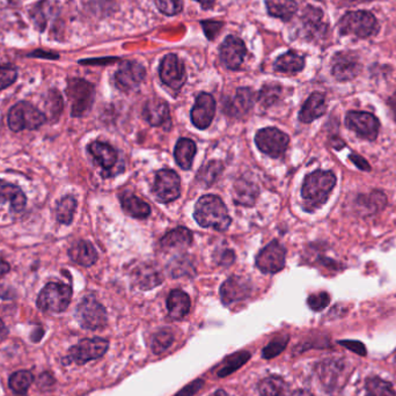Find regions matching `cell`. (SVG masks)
<instances>
[{
	"label": "cell",
	"instance_id": "obj_1",
	"mask_svg": "<svg viewBox=\"0 0 396 396\" xmlns=\"http://www.w3.org/2000/svg\"><path fill=\"white\" fill-rule=\"evenodd\" d=\"M196 222L205 229L224 232L229 229L231 217L224 201L215 195H206L198 199L195 206Z\"/></svg>",
	"mask_w": 396,
	"mask_h": 396
},
{
	"label": "cell",
	"instance_id": "obj_2",
	"mask_svg": "<svg viewBox=\"0 0 396 396\" xmlns=\"http://www.w3.org/2000/svg\"><path fill=\"white\" fill-rule=\"evenodd\" d=\"M336 184V176L330 170H315L306 176L302 196L307 208H319L326 203Z\"/></svg>",
	"mask_w": 396,
	"mask_h": 396
},
{
	"label": "cell",
	"instance_id": "obj_3",
	"mask_svg": "<svg viewBox=\"0 0 396 396\" xmlns=\"http://www.w3.org/2000/svg\"><path fill=\"white\" fill-rule=\"evenodd\" d=\"M45 115L40 109L26 101H21L10 108L7 123L10 130L20 132L22 130H36L45 123Z\"/></svg>",
	"mask_w": 396,
	"mask_h": 396
},
{
	"label": "cell",
	"instance_id": "obj_4",
	"mask_svg": "<svg viewBox=\"0 0 396 396\" xmlns=\"http://www.w3.org/2000/svg\"><path fill=\"white\" fill-rule=\"evenodd\" d=\"M71 298L72 288L69 285L52 281L42 288L36 304L43 312L62 313L69 307Z\"/></svg>",
	"mask_w": 396,
	"mask_h": 396
},
{
	"label": "cell",
	"instance_id": "obj_5",
	"mask_svg": "<svg viewBox=\"0 0 396 396\" xmlns=\"http://www.w3.org/2000/svg\"><path fill=\"white\" fill-rule=\"evenodd\" d=\"M66 94L69 97L72 108L71 115L73 117H81L90 111L93 106L95 90L92 83L80 78H72L67 83Z\"/></svg>",
	"mask_w": 396,
	"mask_h": 396
},
{
	"label": "cell",
	"instance_id": "obj_6",
	"mask_svg": "<svg viewBox=\"0 0 396 396\" xmlns=\"http://www.w3.org/2000/svg\"><path fill=\"white\" fill-rule=\"evenodd\" d=\"M378 29L374 15L366 10H356L344 14L340 21V33L356 35L357 38H370Z\"/></svg>",
	"mask_w": 396,
	"mask_h": 396
},
{
	"label": "cell",
	"instance_id": "obj_7",
	"mask_svg": "<svg viewBox=\"0 0 396 396\" xmlns=\"http://www.w3.org/2000/svg\"><path fill=\"white\" fill-rule=\"evenodd\" d=\"M76 316L80 326L88 330L102 329L107 324V312L94 297H85L76 307Z\"/></svg>",
	"mask_w": 396,
	"mask_h": 396
},
{
	"label": "cell",
	"instance_id": "obj_8",
	"mask_svg": "<svg viewBox=\"0 0 396 396\" xmlns=\"http://www.w3.org/2000/svg\"><path fill=\"white\" fill-rule=\"evenodd\" d=\"M109 342L104 338L101 337L86 338L69 349V354L65 358L66 363L86 364L88 361L102 357L107 352Z\"/></svg>",
	"mask_w": 396,
	"mask_h": 396
},
{
	"label": "cell",
	"instance_id": "obj_9",
	"mask_svg": "<svg viewBox=\"0 0 396 396\" xmlns=\"http://www.w3.org/2000/svg\"><path fill=\"white\" fill-rule=\"evenodd\" d=\"M255 142L262 152L272 158H279L288 149L290 138L278 129L265 128L257 132Z\"/></svg>",
	"mask_w": 396,
	"mask_h": 396
},
{
	"label": "cell",
	"instance_id": "obj_10",
	"mask_svg": "<svg viewBox=\"0 0 396 396\" xmlns=\"http://www.w3.org/2000/svg\"><path fill=\"white\" fill-rule=\"evenodd\" d=\"M159 74L161 81L174 90H181L187 80L183 62L175 53H168L163 57Z\"/></svg>",
	"mask_w": 396,
	"mask_h": 396
},
{
	"label": "cell",
	"instance_id": "obj_11",
	"mask_svg": "<svg viewBox=\"0 0 396 396\" xmlns=\"http://www.w3.org/2000/svg\"><path fill=\"white\" fill-rule=\"evenodd\" d=\"M180 177L174 170H159L154 179L153 194L161 203H170L180 196Z\"/></svg>",
	"mask_w": 396,
	"mask_h": 396
},
{
	"label": "cell",
	"instance_id": "obj_12",
	"mask_svg": "<svg viewBox=\"0 0 396 396\" xmlns=\"http://www.w3.org/2000/svg\"><path fill=\"white\" fill-rule=\"evenodd\" d=\"M145 76V67L140 63L125 60L115 73V85L122 92H130L142 83Z\"/></svg>",
	"mask_w": 396,
	"mask_h": 396
},
{
	"label": "cell",
	"instance_id": "obj_13",
	"mask_svg": "<svg viewBox=\"0 0 396 396\" xmlns=\"http://www.w3.org/2000/svg\"><path fill=\"white\" fill-rule=\"evenodd\" d=\"M347 128L356 132L358 135L368 140H374L379 133L378 118L366 111H350L345 117Z\"/></svg>",
	"mask_w": 396,
	"mask_h": 396
},
{
	"label": "cell",
	"instance_id": "obj_14",
	"mask_svg": "<svg viewBox=\"0 0 396 396\" xmlns=\"http://www.w3.org/2000/svg\"><path fill=\"white\" fill-rule=\"evenodd\" d=\"M284 247L278 241H272L264 247L256 256V267L265 274H276L285 267Z\"/></svg>",
	"mask_w": 396,
	"mask_h": 396
},
{
	"label": "cell",
	"instance_id": "obj_15",
	"mask_svg": "<svg viewBox=\"0 0 396 396\" xmlns=\"http://www.w3.org/2000/svg\"><path fill=\"white\" fill-rule=\"evenodd\" d=\"M219 53L222 64L227 69H239L246 57V45L241 38L229 35L220 45Z\"/></svg>",
	"mask_w": 396,
	"mask_h": 396
},
{
	"label": "cell",
	"instance_id": "obj_16",
	"mask_svg": "<svg viewBox=\"0 0 396 396\" xmlns=\"http://www.w3.org/2000/svg\"><path fill=\"white\" fill-rule=\"evenodd\" d=\"M215 114V101L211 94L201 93L191 109V122L197 129L208 128Z\"/></svg>",
	"mask_w": 396,
	"mask_h": 396
},
{
	"label": "cell",
	"instance_id": "obj_17",
	"mask_svg": "<svg viewBox=\"0 0 396 396\" xmlns=\"http://www.w3.org/2000/svg\"><path fill=\"white\" fill-rule=\"evenodd\" d=\"M361 71L357 56L351 52H337L331 60L333 76L340 81L354 79Z\"/></svg>",
	"mask_w": 396,
	"mask_h": 396
},
{
	"label": "cell",
	"instance_id": "obj_18",
	"mask_svg": "<svg viewBox=\"0 0 396 396\" xmlns=\"http://www.w3.org/2000/svg\"><path fill=\"white\" fill-rule=\"evenodd\" d=\"M251 292L249 281L239 276H232L224 281L220 288V297L225 305H231L233 302H240L248 298Z\"/></svg>",
	"mask_w": 396,
	"mask_h": 396
},
{
	"label": "cell",
	"instance_id": "obj_19",
	"mask_svg": "<svg viewBox=\"0 0 396 396\" xmlns=\"http://www.w3.org/2000/svg\"><path fill=\"white\" fill-rule=\"evenodd\" d=\"M254 104L253 90L246 87L236 90L234 97H229L224 104V110L234 117H241L251 109Z\"/></svg>",
	"mask_w": 396,
	"mask_h": 396
},
{
	"label": "cell",
	"instance_id": "obj_20",
	"mask_svg": "<svg viewBox=\"0 0 396 396\" xmlns=\"http://www.w3.org/2000/svg\"><path fill=\"white\" fill-rule=\"evenodd\" d=\"M142 117L153 126H163L170 123V107L166 101L161 99H151L144 104Z\"/></svg>",
	"mask_w": 396,
	"mask_h": 396
},
{
	"label": "cell",
	"instance_id": "obj_21",
	"mask_svg": "<svg viewBox=\"0 0 396 396\" xmlns=\"http://www.w3.org/2000/svg\"><path fill=\"white\" fill-rule=\"evenodd\" d=\"M88 152L93 156L95 163L104 170L111 172L118 161V154L116 149L107 142H94L88 145Z\"/></svg>",
	"mask_w": 396,
	"mask_h": 396
},
{
	"label": "cell",
	"instance_id": "obj_22",
	"mask_svg": "<svg viewBox=\"0 0 396 396\" xmlns=\"http://www.w3.org/2000/svg\"><path fill=\"white\" fill-rule=\"evenodd\" d=\"M327 110L326 97L322 93L315 92L307 99L299 113V119L304 123H311L316 118L321 117Z\"/></svg>",
	"mask_w": 396,
	"mask_h": 396
},
{
	"label": "cell",
	"instance_id": "obj_23",
	"mask_svg": "<svg viewBox=\"0 0 396 396\" xmlns=\"http://www.w3.org/2000/svg\"><path fill=\"white\" fill-rule=\"evenodd\" d=\"M69 256L74 263L90 267L97 260V253L92 243L80 240L69 249Z\"/></svg>",
	"mask_w": 396,
	"mask_h": 396
},
{
	"label": "cell",
	"instance_id": "obj_24",
	"mask_svg": "<svg viewBox=\"0 0 396 396\" xmlns=\"http://www.w3.org/2000/svg\"><path fill=\"white\" fill-rule=\"evenodd\" d=\"M10 201V208L15 212L24 210L27 203V198L20 188L8 183L6 181L0 180V203Z\"/></svg>",
	"mask_w": 396,
	"mask_h": 396
},
{
	"label": "cell",
	"instance_id": "obj_25",
	"mask_svg": "<svg viewBox=\"0 0 396 396\" xmlns=\"http://www.w3.org/2000/svg\"><path fill=\"white\" fill-rule=\"evenodd\" d=\"M167 308L170 316L174 320L183 319L190 309V298L185 292L174 290L167 299Z\"/></svg>",
	"mask_w": 396,
	"mask_h": 396
},
{
	"label": "cell",
	"instance_id": "obj_26",
	"mask_svg": "<svg viewBox=\"0 0 396 396\" xmlns=\"http://www.w3.org/2000/svg\"><path fill=\"white\" fill-rule=\"evenodd\" d=\"M274 67L278 72L298 73L305 67V58L298 52H285L274 60Z\"/></svg>",
	"mask_w": 396,
	"mask_h": 396
},
{
	"label": "cell",
	"instance_id": "obj_27",
	"mask_svg": "<svg viewBox=\"0 0 396 396\" xmlns=\"http://www.w3.org/2000/svg\"><path fill=\"white\" fill-rule=\"evenodd\" d=\"M196 156V144L191 139L182 138L176 142L174 156L182 170H190Z\"/></svg>",
	"mask_w": 396,
	"mask_h": 396
},
{
	"label": "cell",
	"instance_id": "obj_28",
	"mask_svg": "<svg viewBox=\"0 0 396 396\" xmlns=\"http://www.w3.org/2000/svg\"><path fill=\"white\" fill-rule=\"evenodd\" d=\"M265 6L271 17L283 21L291 20L298 10V5L295 0H265Z\"/></svg>",
	"mask_w": 396,
	"mask_h": 396
},
{
	"label": "cell",
	"instance_id": "obj_29",
	"mask_svg": "<svg viewBox=\"0 0 396 396\" xmlns=\"http://www.w3.org/2000/svg\"><path fill=\"white\" fill-rule=\"evenodd\" d=\"M122 208L128 215L135 218L144 219L151 213L149 205L135 195L124 194L121 196Z\"/></svg>",
	"mask_w": 396,
	"mask_h": 396
},
{
	"label": "cell",
	"instance_id": "obj_30",
	"mask_svg": "<svg viewBox=\"0 0 396 396\" xmlns=\"http://www.w3.org/2000/svg\"><path fill=\"white\" fill-rule=\"evenodd\" d=\"M192 242V233L187 227H177L173 231L167 233L161 239V247L163 248H177V247H187Z\"/></svg>",
	"mask_w": 396,
	"mask_h": 396
},
{
	"label": "cell",
	"instance_id": "obj_31",
	"mask_svg": "<svg viewBox=\"0 0 396 396\" xmlns=\"http://www.w3.org/2000/svg\"><path fill=\"white\" fill-rule=\"evenodd\" d=\"M286 390V382L277 375L267 377L258 383V392L262 396H284Z\"/></svg>",
	"mask_w": 396,
	"mask_h": 396
},
{
	"label": "cell",
	"instance_id": "obj_32",
	"mask_svg": "<svg viewBox=\"0 0 396 396\" xmlns=\"http://www.w3.org/2000/svg\"><path fill=\"white\" fill-rule=\"evenodd\" d=\"M76 201L73 196H65L57 203L56 206V219L64 225H69L76 212Z\"/></svg>",
	"mask_w": 396,
	"mask_h": 396
},
{
	"label": "cell",
	"instance_id": "obj_33",
	"mask_svg": "<svg viewBox=\"0 0 396 396\" xmlns=\"http://www.w3.org/2000/svg\"><path fill=\"white\" fill-rule=\"evenodd\" d=\"M368 396H396L395 389L392 383L378 377L368 378L365 383Z\"/></svg>",
	"mask_w": 396,
	"mask_h": 396
},
{
	"label": "cell",
	"instance_id": "obj_34",
	"mask_svg": "<svg viewBox=\"0 0 396 396\" xmlns=\"http://www.w3.org/2000/svg\"><path fill=\"white\" fill-rule=\"evenodd\" d=\"M236 197L234 201L239 204L251 205L256 198L257 189L253 183L247 181H240L234 185Z\"/></svg>",
	"mask_w": 396,
	"mask_h": 396
},
{
	"label": "cell",
	"instance_id": "obj_35",
	"mask_svg": "<svg viewBox=\"0 0 396 396\" xmlns=\"http://www.w3.org/2000/svg\"><path fill=\"white\" fill-rule=\"evenodd\" d=\"M34 381V377L29 371H17L10 375L8 385L10 389L17 394L24 395L31 383Z\"/></svg>",
	"mask_w": 396,
	"mask_h": 396
},
{
	"label": "cell",
	"instance_id": "obj_36",
	"mask_svg": "<svg viewBox=\"0 0 396 396\" xmlns=\"http://www.w3.org/2000/svg\"><path fill=\"white\" fill-rule=\"evenodd\" d=\"M250 354L247 351H240L238 354H232L231 357L227 358L224 361L222 368L219 370V378H224L227 375L232 374L233 372L239 370L243 364H246L247 361L249 359Z\"/></svg>",
	"mask_w": 396,
	"mask_h": 396
},
{
	"label": "cell",
	"instance_id": "obj_37",
	"mask_svg": "<svg viewBox=\"0 0 396 396\" xmlns=\"http://www.w3.org/2000/svg\"><path fill=\"white\" fill-rule=\"evenodd\" d=\"M135 274L139 288L144 290L156 288V285L163 283V276L151 267H142Z\"/></svg>",
	"mask_w": 396,
	"mask_h": 396
},
{
	"label": "cell",
	"instance_id": "obj_38",
	"mask_svg": "<svg viewBox=\"0 0 396 396\" xmlns=\"http://www.w3.org/2000/svg\"><path fill=\"white\" fill-rule=\"evenodd\" d=\"M281 94V86L278 83H267L262 87V90L258 93V102L263 107L267 108L276 104Z\"/></svg>",
	"mask_w": 396,
	"mask_h": 396
},
{
	"label": "cell",
	"instance_id": "obj_39",
	"mask_svg": "<svg viewBox=\"0 0 396 396\" xmlns=\"http://www.w3.org/2000/svg\"><path fill=\"white\" fill-rule=\"evenodd\" d=\"M322 17L321 10L308 6L306 7L305 12L302 14V22L307 31H316L322 27Z\"/></svg>",
	"mask_w": 396,
	"mask_h": 396
},
{
	"label": "cell",
	"instance_id": "obj_40",
	"mask_svg": "<svg viewBox=\"0 0 396 396\" xmlns=\"http://www.w3.org/2000/svg\"><path fill=\"white\" fill-rule=\"evenodd\" d=\"M222 170V163H218V161H210L205 166L201 167V170L198 173L197 179L203 182L205 185H210L215 182Z\"/></svg>",
	"mask_w": 396,
	"mask_h": 396
},
{
	"label": "cell",
	"instance_id": "obj_41",
	"mask_svg": "<svg viewBox=\"0 0 396 396\" xmlns=\"http://www.w3.org/2000/svg\"><path fill=\"white\" fill-rule=\"evenodd\" d=\"M174 335L170 329H163L153 336L152 351L156 354H161L172 345Z\"/></svg>",
	"mask_w": 396,
	"mask_h": 396
},
{
	"label": "cell",
	"instance_id": "obj_42",
	"mask_svg": "<svg viewBox=\"0 0 396 396\" xmlns=\"http://www.w3.org/2000/svg\"><path fill=\"white\" fill-rule=\"evenodd\" d=\"M288 335H281V336L276 337L264 347L262 351V356L265 359H271V358L277 357L278 354H281L284 351L285 347L288 345Z\"/></svg>",
	"mask_w": 396,
	"mask_h": 396
},
{
	"label": "cell",
	"instance_id": "obj_43",
	"mask_svg": "<svg viewBox=\"0 0 396 396\" xmlns=\"http://www.w3.org/2000/svg\"><path fill=\"white\" fill-rule=\"evenodd\" d=\"M158 10L165 15H176L182 10V0H154Z\"/></svg>",
	"mask_w": 396,
	"mask_h": 396
},
{
	"label": "cell",
	"instance_id": "obj_44",
	"mask_svg": "<svg viewBox=\"0 0 396 396\" xmlns=\"http://www.w3.org/2000/svg\"><path fill=\"white\" fill-rule=\"evenodd\" d=\"M17 78V71L13 65L0 66V90L13 85Z\"/></svg>",
	"mask_w": 396,
	"mask_h": 396
},
{
	"label": "cell",
	"instance_id": "obj_45",
	"mask_svg": "<svg viewBox=\"0 0 396 396\" xmlns=\"http://www.w3.org/2000/svg\"><path fill=\"white\" fill-rule=\"evenodd\" d=\"M168 270H170V274L175 278L182 277L184 274H189L190 271H194L191 269V264L187 260L180 258V257L170 262Z\"/></svg>",
	"mask_w": 396,
	"mask_h": 396
},
{
	"label": "cell",
	"instance_id": "obj_46",
	"mask_svg": "<svg viewBox=\"0 0 396 396\" xmlns=\"http://www.w3.org/2000/svg\"><path fill=\"white\" fill-rule=\"evenodd\" d=\"M329 295L327 292H320V293L311 295L307 300V304H308L309 308L315 311V312H320L329 305Z\"/></svg>",
	"mask_w": 396,
	"mask_h": 396
},
{
	"label": "cell",
	"instance_id": "obj_47",
	"mask_svg": "<svg viewBox=\"0 0 396 396\" xmlns=\"http://www.w3.org/2000/svg\"><path fill=\"white\" fill-rule=\"evenodd\" d=\"M201 27H203V31H204L205 36L212 41L215 40V36L222 31V26L224 24L220 22V21H201Z\"/></svg>",
	"mask_w": 396,
	"mask_h": 396
},
{
	"label": "cell",
	"instance_id": "obj_48",
	"mask_svg": "<svg viewBox=\"0 0 396 396\" xmlns=\"http://www.w3.org/2000/svg\"><path fill=\"white\" fill-rule=\"evenodd\" d=\"M204 385V381L201 380V379H197V380H195V381L191 382L189 385L185 386L182 390L177 393L176 395L174 396H192L196 394V393L199 390V389L203 387Z\"/></svg>",
	"mask_w": 396,
	"mask_h": 396
},
{
	"label": "cell",
	"instance_id": "obj_49",
	"mask_svg": "<svg viewBox=\"0 0 396 396\" xmlns=\"http://www.w3.org/2000/svg\"><path fill=\"white\" fill-rule=\"evenodd\" d=\"M236 260V255L232 250H224L222 253L217 254V264L229 267Z\"/></svg>",
	"mask_w": 396,
	"mask_h": 396
},
{
	"label": "cell",
	"instance_id": "obj_50",
	"mask_svg": "<svg viewBox=\"0 0 396 396\" xmlns=\"http://www.w3.org/2000/svg\"><path fill=\"white\" fill-rule=\"evenodd\" d=\"M340 344L347 347V349H350L351 351H354L356 354H361V356L366 354L364 344L358 342V340H340Z\"/></svg>",
	"mask_w": 396,
	"mask_h": 396
},
{
	"label": "cell",
	"instance_id": "obj_51",
	"mask_svg": "<svg viewBox=\"0 0 396 396\" xmlns=\"http://www.w3.org/2000/svg\"><path fill=\"white\" fill-rule=\"evenodd\" d=\"M350 159L351 161H352L358 168H361V170H371V166L368 165V161H366L364 158H361V156H357V154H351Z\"/></svg>",
	"mask_w": 396,
	"mask_h": 396
},
{
	"label": "cell",
	"instance_id": "obj_52",
	"mask_svg": "<svg viewBox=\"0 0 396 396\" xmlns=\"http://www.w3.org/2000/svg\"><path fill=\"white\" fill-rule=\"evenodd\" d=\"M118 58H114V57H109V58H102V59H88V60H81V64L83 65H101L100 63H104L107 65L109 63L116 62Z\"/></svg>",
	"mask_w": 396,
	"mask_h": 396
},
{
	"label": "cell",
	"instance_id": "obj_53",
	"mask_svg": "<svg viewBox=\"0 0 396 396\" xmlns=\"http://www.w3.org/2000/svg\"><path fill=\"white\" fill-rule=\"evenodd\" d=\"M10 270V264L3 260H0V278L3 277L5 274H8Z\"/></svg>",
	"mask_w": 396,
	"mask_h": 396
},
{
	"label": "cell",
	"instance_id": "obj_54",
	"mask_svg": "<svg viewBox=\"0 0 396 396\" xmlns=\"http://www.w3.org/2000/svg\"><path fill=\"white\" fill-rule=\"evenodd\" d=\"M195 1L201 3L203 8H211L215 3V0H195Z\"/></svg>",
	"mask_w": 396,
	"mask_h": 396
},
{
	"label": "cell",
	"instance_id": "obj_55",
	"mask_svg": "<svg viewBox=\"0 0 396 396\" xmlns=\"http://www.w3.org/2000/svg\"><path fill=\"white\" fill-rule=\"evenodd\" d=\"M291 396H313L312 393L306 390V389H297L292 393Z\"/></svg>",
	"mask_w": 396,
	"mask_h": 396
},
{
	"label": "cell",
	"instance_id": "obj_56",
	"mask_svg": "<svg viewBox=\"0 0 396 396\" xmlns=\"http://www.w3.org/2000/svg\"><path fill=\"white\" fill-rule=\"evenodd\" d=\"M6 335V327H5V323L3 322V320L0 319V338H3Z\"/></svg>",
	"mask_w": 396,
	"mask_h": 396
},
{
	"label": "cell",
	"instance_id": "obj_57",
	"mask_svg": "<svg viewBox=\"0 0 396 396\" xmlns=\"http://www.w3.org/2000/svg\"><path fill=\"white\" fill-rule=\"evenodd\" d=\"M392 107L393 109H394V113H395L396 115V95L395 97H394V99H393L392 100Z\"/></svg>",
	"mask_w": 396,
	"mask_h": 396
},
{
	"label": "cell",
	"instance_id": "obj_58",
	"mask_svg": "<svg viewBox=\"0 0 396 396\" xmlns=\"http://www.w3.org/2000/svg\"><path fill=\"white\" fill-rule=\"evenodd\" d=\"M212 396H226V394L222 390H219V392L215 393V395Z\"/></svg>",
	"mask_w": 396,
	"mask_h": 396
},
{
	"label": "cell",
	"instance_id": "obj_59",
	"mask_svg": "<svg viewBox=\"0 0 396 396\" xmlns=\"http://www.w3.org/2000/svg\"><path fill=\"white\" fill-rule=\"evenodd\" d=\"M361 1H371V0H361Z\"/></svg>",
	"mask_w": 396,
	"mask_h": 396
}]
</instances>
